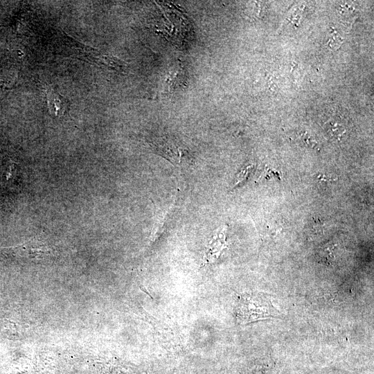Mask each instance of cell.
<instances>
[{"mask_svg": "<svg viewBox=\"0 0 374 374\" xmlns=\"http://www.w3.org/2000/svg\"><path fill=\"white\" fill-rule=\"evenodd\" d=\"M280 315V312L273 306L265 294H244L238 299L236 306V319L240 324H247Z\"/></svg>", "mask_w": 374, "mask_h": 374, "instance_id": "1", "label": "cell"}, {"mask_svg": "<svg viewBox=\"0 0 374 374\" xmlns=\"http://www.w3.org/2000/svg\"><path fill=\"white\" fill-rule=\"evenodd\" d=\"M0 250L20 258L36 260L53 253V249L48 244L37 239L14 247H1Z\"/></svg>", "mask_w": 374, "mask_h": 374, "instance_id": "2", "label": "cell"}, {"mask_svg": "<svg viewBox=\"0 0 374 374\" xmlns=\"http://www.w3.org/2000/svg\"><path fill=\"white\" fill-rule=\"evenodd\" d=\"M47 105L53 118L64 117L69 113V102L63 96L51 87L46 89Z\"/></svg>", "mask_w": 374, "mask_h": 374, "instance_id": "3", "label": "cell"}, {"mask_svg": "<svg viewBox=\"0 0 374 374\" xmlns=\"http://www.w3.org/2000/svg\"><path fill=\"white\" fill-rule=\"evenodd\" d=\"M159 154L168 159L173 164L179 163L180 153L171 143H157L153 145Z\"/></svg>", "mask_w": 374, "mask_h": 374, "instance_id": "4", "label": "cell"}, {"mask_svg": "<svg viewBox=\"0 0 374 374\" xmlns=\"http://www.w3.org/2000/svg\"><path fill=\"white\" fill-rule=\"evenodd\" d=\"M251 169V166H247L239 172L235 181V185H238L247 179Z\"/></svg>", "mask_w": 374, "mask_h": 374, "instance_id": "5", "label": "cell"}, {"mask_svg": "<svg viewBox=\"0 0 374 374\" xmlns=\"http://www.w3.org/2000/svg\"><path fill=\"white\" fill-rule=\"evenodd\" d=\"M172 374H173V373H172Z\"/></svg>", "mask_w": 374, "mask_h": 374, "instance_id": "6", "label": "cell"}]
</instances>
